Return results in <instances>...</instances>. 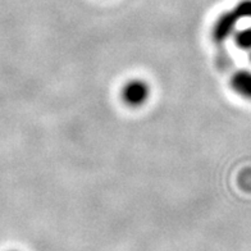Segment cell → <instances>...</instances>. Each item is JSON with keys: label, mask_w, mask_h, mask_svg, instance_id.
I'll return each instance as SVG.
<instances>
[{"label": "cell", "mask_w": 251, "mask_h": 251, "mask_svg": "<svg viewBox=\"0 0 251 251\" xmlns=\"http://www.w3.org/2000/svg\"><path fill=\"white\" fill-rule=\"evenodd\" d=\"M240 20L242 18H250L251 20V0H242L233 9Z\"/></svg>", "instance_id": "5b68a950"}, {"label": "cell", "mask_w": 251, "mask_h": 251, "mask_svg": "<svg viewBox=\"0 0 251 251\" xmlns=\"http://www.w3.org/2000/svg\"><path fill=\"white\" fill-rule=\"evenodd\" d=\"M235 43L240 49L251 51V26L236 31Z\"/></svg>", "instance_id": "277c9868"}, {"label": "cell", "mask_w": 251, "mask_h": 251, "mask_svg": "<svg viewBox=\"0 0 251 251\" xmlns=\"http://www.w3.org/2000/svg\"><path fill=\"white\" fill-rule=\"evenodd\" d=\"M240 18L237 14L232 12H226L218 17V20L215 21L214 27H213V37L217 41H225L228 37L236 33V27H237Z\"/></svg>", "instance_id": "7a4b0ae2"}, {"label": "cell", "mask_w": 251, "mask_h": 251, "mask_svg": "<svg viewBox=\"0 0 251 251\" xmlns=\"http://www.w3.org/2000/svg\"><path fill=\"white\" fill-rule=\"evenodd\" d=\"M8 251H18V250H8Z\"/></svg>", "instance_id": "8992f818"}, {"label": "cell", "mask_w": 251, "mask_h": 251, "mask_svg": "<svg viewBox=\"0 0 251 251\" xmlns=\"http://www.w3.org/2000/svg\"><path fill=\"white\" fill-rule=\"evenodd\" d=\"M151 87L149 82L141 78L128 79L121 89V100L129 108H140L149 101Z\"/></svg>", "instance_id": "6da1fadb"}, {"label": "cell", "mask_w": 251, "mask_h": 251, "mask_svg": "<svg viewBox=\"0 0 251 251\" xmlns=\"http://www.w3.org/2000/svg\"><path fill=\"white\" fill-rule=\"evenodd\" d=\"M231 87L237 95L246 100H251V71H237L231 77Z\"/></svg>", "instance_id": "3957f363"}, {"label": "cell", "mask_w": 251, "mask_h": 251, "mask_svg": "<svg viewBox=\"0 0 251 251\" xmlns=\"http://www.w3.org/2000/svg\"><path fill=\"white\" fill-rule=\"evenodd\" d=\"M250 60H251V51H250Z\"/></svg>", "instance_id": "52a82bcc"}]
</instances>
